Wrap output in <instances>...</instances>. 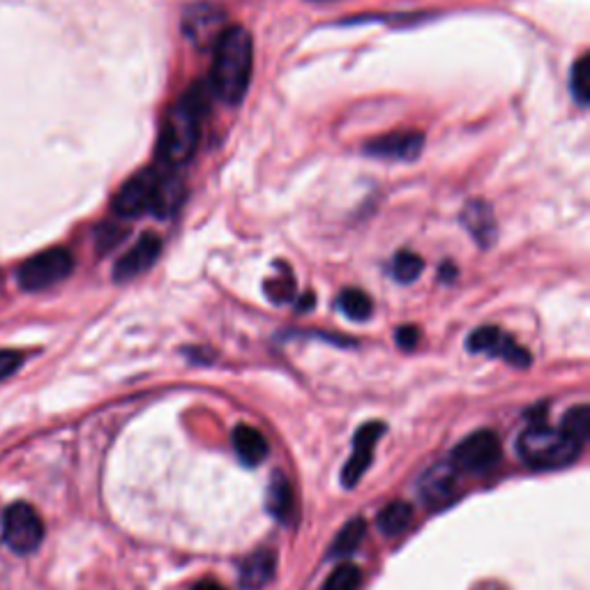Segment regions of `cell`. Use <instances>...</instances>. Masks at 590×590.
Returning <instances> with one entry per match:
<instances>
[{
  "label": "cell",
  "mask_w": 590,
  "mask_h": 590,
  "mask_svg": "<svg viewBox=\"0 0 590 590\" xmlns=\"http://www.w3.org/2000/svg\"><path fill=\"white\" fill-rule=\"evenodd\" d=\"M210 85L196 81L192 89L169 108L158 141V160L164 169L185 166L199 146V127L210 108Z\"/></svg>",
  "instance_id": "1"
},
{
  "label": "cell",
  "mask_w": 590,
  "mask_h": 590,
  "mask_svg": "<svg viewBox=\"0 0 590 590\" xmlns=\"http://www.w3.org/2000/svg\"><path fill=\"white\" fill-rule=\"evenodd\" d=\"M254 45L252 35L243 26H227L212 47L210 91L217 100L235 106L245 100L252 81Z\"/></svg>",
  "instance_id": "2"
},
{
  "label": "cell",
  "mask_w": 590,
  "mask_h": 590,
  "mask_svg": "<svg viewBox=\"0 0 590 590\" xmlns=\"http://www.w3.org/2000/svg\"><path fill=\"white\" fill-rule=\"evenodd\" d=\"M185 199V187L171 169H146L129 178L116 194L114 212L118 217H141L152 212L169 217L181 208Z\"/></svg>",
  "instance_id": "3"
},
{
  "label": "cell",
  "mask_w": 590,
  "mask_h": 590,
  "mask_svg": "<svg viewBox=\"0 0 590 590\" xmlns=\"http://www.w3.org/2000/svg\"><path fill=\"white\" fill-rule=\"evenodd\" d=\"M581 446L563 429L533 425L519 436V454L533 468H563L579 456Z\"/></svg>",
  "instance_id": "4"
},
{
  "label": "cell",
  "mask_w": 590,
  "mask_h": 590,
  "mask_svg": "<svg viewBox=\"0 0 590 590\" xmlns=\"http://www.w3.org/2000/svg\"><path fill=\"white\" fill-rule=\"evenodd\" d=\"M74 270V258L68 250L51 247L39 252L19 266L16 281L24 291H45L68 279Z\"/></svg>",
  "instance_id": "5"
},
{
  "label": "cell",
  "mask_w": 590,
  "mask_h": 590,
  "mask_svg": "<svg viewBox=\"0 0 590 590\" xmlns=\"http://www.w3.org/2000/svg\"><path fill=\"white\" fill-rule=\"evenodd\" d=\"M3 537L14 554H33L45 540V523L28 502H14L3 517Z\"/></svg>",
  "instance_id": "6"
},
{
  "label": "cell",
  "mask_w": 590,
  "mask_h": 590,
  "mask_svg": "<svg viewBox=\"0 0 590 590\" xmlns=\"http://www.w3.org/2000/svg\"><path fill=\"white\" fill-rule=\"evenodd\" d=\"M500 456V441L494 431H475L468 439L459 443L452 452L450 464L456 471L466 473H485L489 471Z\"/></svg>",
  "instance_id": "7"
},
{
  "label": "cell",
  "mask_w": 590,
  "mask_h": 590,
  "mask_svg": "<svg viewBox=\"0 0 590 590\" xmlns=\"http://www.w3.org/2000/svg\"><path fill=\"white\" fill-rule=\"evenodd\" d=\"M227 14L208 3L189 5L183 14V35L192 42L196 49L215 47V42L224 33Z\"/></svg>",
  "instance_id": "8"
},
{
  "label": "cell",
  "mask_w": 590,
  "mask_h": 590,
  "mask_svg": "<svg viewBox=\"0 0 590 590\" xmlns=\"http://www.w3.org/2000/svg\"><path fill=\"white\" fill-rule=\"evenodd\" d=\"M385 433V425L383 423H367L358 429L356 433V448H354V454L348 456V462L342 471V483L344 487H356L358 479L365 475V471L369 468L371 464V456H374V450H377V443L381 436Z\"/></svg>",
  "instance_id": "9"
},
{
  "label": "cell",
  "mask_w": 590,
  "mask_h": 590,
  "mask_svg": "<svg viewBox=\"0 0 590 590\" xmlns=\"http://www.w3.org/2000/svg\"><path fill=\"white\" fill-rule=\"evenodd\" d=\"M160 254H162V238L155 233L141 235L139 243L118 258V264L114 268V279L118 284L137 279L139 275H143L146 270L155 266Z\"/></svg>",
  "instance_id": "10"
},
{
  "label": "cell",
  "mask_w": 590,
  "mask_h": 590,
  "mask_svg": "<svg viewBox=\"0 0 590 590\" xmlns=\"http://www.w3.org/2000/svg\"><path fill=\"white\" fill-rule=\"evenodd\" d=\"M425 150V137L420 132H400L379 137L365 146V152L377 160H402L413 162L423 155Z\"/></svg>",
  "instance_id": "11"
},
{
  "label": "cell",
  "mask_w": 590,
  "mask_h": 590,
  "mask_svg": "<svg viewBox=\"0 0 590 590\" xmlns=\"http://www.w3.org/2000/svg\"><path fill=\"white\" fill-rule=\"evenodd\" d=\"M456 468L450 462H441L431 466L423 477L418 485V494L420 498L431 508L446 506V502L454 496L456 489Z\"/></svg>",
  "instance_id": "12"
},
{
  "label": "cell",
  "mask_w": 590,
  "mask_h": 590,
  "mask_svg": "<svg viewBox=\"0 0 590 590\" xmlns=\"http://www.w3.org/2000/svg\"><path fill=\"white\" fill-rule=\"evenodd\" d=\"M459 220H462L464 229L471 233V238L479 247L489 250L494 245V240L498 235V224H496V215H494L489 204L468 201Z\"/></svg>",
  "instance_id": "13"
},
{
  "label": "cell",
  "mask_w": 590,
  "mask_h": 590,
  "mask_svg": "<svg viewBox=\"0 0 590 590\" xmlns=\"http://www.w3.org/2000/svg\"><path fill=\"white\" fill-rule=\"evenodd\" d=\"M275 570H277V558L270 549L254 552L252 556L243 560V565H240L238 583L243 590H261L273 581Z\"/></svg>",
  "instance_id": "14"
},
{
  "label": "cell",
  "mask_w": 590,
  "mask_h": 590,
  "mask_svg": "<svg viewBox=\"0 0 590 590\" xmlns=\"http://www.w3.org/2000/svg\"><path fill=\"white\" fill-rule=\"evenodd\" d=\"M233 450L245 466H258L268 456L270 448L266 436L250 425H240L233 431Z\"/></svg>",
  "instance_id": "15"
},
{
  "label": "cell",
  "mask_w": 590,
  "mask_h": 590,
  "mask_svg": "<svg viewBox=\"0 0 590 590\" xmlns=\"http://www.w3.org/2000/svg\"><path fill=\"white\" fill-rule=\"evenodd\" d=\"M266 506H268V512L284 523H287L293 514V491H291L289 479L284 477L281 473H275L270 479L268 494H266Z\"/></svg>",
  "instance_id": "16"
},
{
  "label": "cell",
  "mask_w": 590,
  "mask_h": 590,
  "mask_svg": "<svg viewBox=\"0 0 590 590\" xmlns=\"http://www.w3.org/2000/svg\"><path fill=\"white\" fill-rule=\"evenodd\" d=\"M410 521H413V508L406 500H395L379 512L377 527L385 537H397L410 527Z\"/></svg>",
  "instance_id": "17"
},
{
  "label": "cell",
  "mask_w": 590,
  "mask_h": 590,
  "mask_svg": "<svg viewBox=\"0 0 590 590\" xmlns=\"http://www.w3.org/2000/svg\"><path fill=\"white\" fill-rule=\"evenodd\" d=\"M510 337L500 331V327L496 325H483L477 327V331L471 333L468 337V351L471 354H487V356H494V358H500V351L502 346H506Z\"/></svg>",
  "instance_id": "18"
},
{
  "label": "cell",
  "mask_w": 590,
  "mask_h": 590,
  "mask_svg": "<svg viewBox=\"0 0 590 590\" xmlns=\"http://www.w3.org/2000/svg\"><path fill=\"white\" fill-rule=\"evenodd\" d=\"M339 310L346 319H351V321H367L371 316V312H374V304H371V298L360 291V289H346L339 293Z\"/></svg>",
  "instance_id": "19"
},
{
  "label": "cell",
  "mask_w": 590,
  "mask_h": 590,
  "mask_svg": "<svg viewBox=\"0 0 590 590\" xmlns=\"http://www.w3.org/2000/svg\"><path fill=\"white\" fill-rule=\"evenodd\" d=\"M365 533H367V523L365 519H354V521H348L346 527L339 531V535L335 537L333 546H331V554L333 556H348V554H354L360 542L365 540Z\"/></svg>",
  "instance_id": "20"
},
{
  "label": "cell",
  "mask_w": 590,
  "mask_h": 590,
  "mask_svg": "<svg viewBox=\"0 0 590 590\" xmlns=\"http://www.w3.org/2000/svg\"><path fill=\"white\" fill-rule=\"evenodd\" d=\"M560 429H563V433L570 436L572 441L583 446L590 436V408L586 404H581V406H575L572 410H567Z\"/></svg>",
  "instance_id": "21"
},
{
  "label": "cell",
  "mask_w": 590,
  "mask_h": 590,
  "mask_svg": "<svg viewBox=\"0 0 590 590\" xmlns=\"http://www.w3.org/2000/svg\"><path fill=\"white\" fill-rule=\"evenodd\" d=\"M266 296L277 304L296 300V279L287 264H279V270L275 273V277L266 281Z\"/></svg>",
  "instance_id": "22"
},
{
  "label": "cell",
  "mask_w": 590,
  "mask_h": 590,
  "mask_svg": "<svg viewBox=\"0 0 590 590\" xmlns=\"http://www.w3.org/2000/svg\"><path fill=\"white\" fill-rule=\"evenodd\" d=\"M423 268H425V261L418 254L406 252V250L400 252L395 261H392V275H395V279L402 284H410L418 279L423 275Z\"/></svg>",
  "instance_id": "23"
},
{
  "label": "cell",
  "mask_w": 590,
  "mask_h": 590,
  "mask_svg": "<svg viewBox=\"0 0 590 590\" xmlns=\"http://www.w3.org/2000/svg\"><path fill=\"white\" fill-rule=\"evenodd\" d=\"M570 91H572L579 106H586L590 102V60H588V56H581L572 65Z\"/></svg>",
  "instance_id": "24"
},
{
  "label": "cell",
  "mask_w": 590,
  "mask_h": 590,
  "mask_svg": "<svg viewBox=\"0 0 590 590\" xmlns=\"http://www.w3.org/2000/svg\"><path fill=\"white\" fill-rule=\"evenodd\" d=\"M360 583H362V575L358 567L346 563V565H339L337 570L325 579L323 590H358Z\"/></svg>",
  "instance_id": "25"
},
{
  "label": "cell",
  "mask_w": 590,
  "mask_h": 590,
  "mask_svg": "<svg viewBox=\"0 0 590 590\" xmlns=\"http://www.w3.org/2000/svg\"><path fill=\"white\" fill-rule=\"evenodd\" d=\"M21 365H24V356L19 351H0V381L10 379Z\"/></svg>",
  "instance_id": "26"
},
{
  "label": "cell",
  "mask_w": 590,
  "mask_h": 590,
  "mask_svg": "<svg viewBox=\"0 0 590 590\" xmlns=\"http://www.w3.org/2000/svg\"><path fill=\"white\" fill-rule=\"evenodd\" d=\"M418 342H420V333L415 325H404L397 331V344L400 348H404V351H413V348L418 346Z\"/></svg>",
  "instance_id": "27"
},
{
  "label": "cell",
  "mask_w": 590,
  "mask_h": 590,
  "mask_svg": "<svg viewBox=\"0 0 590 590\" xmlns=\"http://www.w3.org/2000/svg\"><path fill=\"white\" fill-rule=\"evenodd\" d=\"M192 590H227L222 583H217L212 579H206V581H199Z\"/></svg>",
  "instance_id": "28"
},
{
  "label": "cell",
  "mask_w": 590,
  "mask_h": 590,
  "mask_svg": "<svg viewBox=\"0 0 590 590\" xmlns=\"http://www.w3.org/2000/svg\"><path fill=\"white\" fill-rule=\"evenodd\" d=\"M312 3H333V0H312Z\"/></svg>",
  "instance_id": "29"
}]
</instances>
